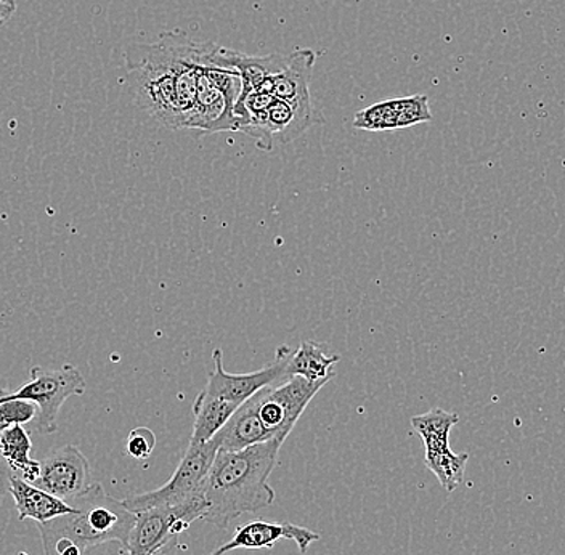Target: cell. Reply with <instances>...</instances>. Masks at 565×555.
<instances>
[{"label": "cell", "mask_w": 565, "mask_h": 555, "mask_svg": "<svg viewBox=\"0 0 565 555\" xmlns=\"http://www.w3.org/2000/svg\"><path fill=\"white\" fill-rule=\"evenodd\" d=\"M87 382L83 373L73 365H63L56 370H44L34 366L30 381L17 391H0L3 399H26L38 406V415L33 420L38 434L51 435L58 429V413L63 403L70 397L86 394Z\"/></svg>", "instance_id": "4"}, {"label": "cell", "mask_w": 565, "mask_h": 555, "mask_svg": "<svg viewBox=\"0 0 565 555\" xmlns=\"http://www.w3.org/2000/svg\"><path fill=\"white\" fill-rule=\"evenodd\" d=\"M214 440L218 445V450L236 451L253 447V445L264 444V441L271 440V437L246 399L233 413L228 423L215 434Z\"/></svg>", "instance_id": "16"}, {"label": "cell", "mask_w": 565, "mask_h": 555, "mask_svg": "<svg viewBox=\"0 0 565 555\" xmlns=\"http://www.w3.org/2000/svg\"><path fill=\"white\" fill-rule=\"evenodd\" d=\"M33 441L23 426H12L0 433V455L6 459L13 476L34 483L41 473V462L31 458Z\"/></svg>", "instance_id": "17"}, {"label": "cell", "mask_w": 565, "mask_h": 555, "mask_svg": "<svg viewBox=\"0 0 565 555\" xmlns=\"http://www.w3.org/2000/svg\"><path fill=\"white\" fill-rule=\"evenodd\" d=\"M154 445H157L154 434L148 427H137L127 438V455L132 456L134 459H147L153 452Z\"/></svg>", "instance_id": "22"}, {"label": "cell", "mask_w": 565, "mask_h": 555, "mask_svg": "<svg viewBox=\"0 0 565 555\" xmlns=\"http://www.w3.org/2000/svg\"><path fill=\"white\" fill-rule=\"evenodd\" d=\"M281 540L295 541L300 553L306 554L312 543L320 540V535L312 530L303 529V526L292 525V523L253 521L239 526L235 536L227 544L217 547L210 555H225L236 549H267Z\"/></svg>", "instance_id": "12"}, {"label": "cell", "mask_w": 565, "mask_h": 555, "mask_svg": "<svg viewBox=\"0 0 565 555\" xmlns=\"http://www.w3.org/2000/svg\"><path fill=\"white\" fill-rule=\"evenodd\" d=\"M239 406L242 405L227 402V399L211 397V395L201 391L193 403L194 424L190 444H204V441L214 438L215 434L228 423L230 417Z\"/></svg>", "instance_id": "18"}, {"label": "cell", "mask_w": 565, "mask_h": 555, "mask_svg": "<svg viewBox=\"0 0 565 555\" xmlns=\"http://www.w3.org/2000/svg\"><path fill=\"white\" fill-rule=\"evenodd\" d=\"M212 49V42H196L185 33H164L154 44L129 45L127 76L141 108L164 126L189 129L198 73Z\"/></svg>", "instance_id": "1"}, {"label": "cell", "mask_w": 565, "mask_h": 555, "mask_svg": "<svg viewBox=\"0 0 565 555\" xmlns=\"http://www.w3.org/2000/svg\"><path fill=\"white\" fill-rule=\"evenodd\" d=\"M282 444V438H271L243 450H218L201 488L207 503L203 521L227 529L243 514L274 503L275 490L268 479L277 466Z\"/></svg>", "instance_id": "2"}, {"label": "cell", "mask_w": 565, "mask_h": 555, "mask_svg": "<svg viewBox=\"0 0 565 555\" xmlns=\"http://www.w3.org/2000/svg\"><path fill=\"white\" fill-rule=\"evenodd\" d=\"M12 469L7 465L3 456L0 455V500L10 493V482H12Z\"/></svg>", "instance_id": "24"}, {"label": "cell", "mask_w": 565, "mask_h": 555, "mask_svg": "<svg viewBox=\"0 0 565 555\" xmlns=\"http://www.w3.org/2000/svg\"><path fill=\"white\" fill-rule=\"evenodd\" d=\"M341 360L339 355H328L316 342L303 341L300 348L289 356L286 374L303 380L328 382L333 380V365Z\"/></svg>", "instance_id": "19"}, {"label": "cell", "mask_w": 565, "mask_h": 555, "mask_svg": "<svg viewBox=\"0 0 565 555\" xmlns=\"http://www.w3.org/2000/svg\"><path fill=\"white\" fill-rule=\"evenodd\" d=\"M212 63L221 68L235 70L242 81V90L238 97L257 90L260 84L274 74L281 73L288 65V55L271 53V55H245L228 49L215 45L212 52Z\"/></svg>", "instance_id": "14"}, {"label": "cell", "mask_w": 565, "mask_h": 555, "mask_svg": "<svg viewBox=\"0 0 565 555\" xmlns=\"http://www.w3.org/2000/svg\"><path fill=\"white\" fill-rule=\"evenodd\" d=\"M401 124V98H388L362 109L353 116L352 126L369 132L397 130Z\"/></svg>", "instance_id": "20"}, {"label": "cell", "mask_w": 565, "mask_h": 555, "mask_svg": "<svg viewBox=\"0 0 565 555\" xmlns=\"http://www.w3.org/2000/svg\"><path fill=\"white\" fill-rule=\"evenodd\" d=\"M38 406L26 399H3L0 402V433L12 426L33 423Z\"/></svg>", "instance_id": "21"}, {"label": "cell", "mask_w": 565, "mask_h": 555, "mask_svg": "<svg viewBox=\"0 0 565 555\" xmlns=\"http://www.w3.org/2000/svg\"><path fill=\"white\" fill-rule=\"evenodd\" d=\"M316 53L298 49L288 55V65L281 73L265 79L257 90L270 92L278 100L302 109H316L310 97V77L316 65Z\"/></svg>", "instance_id": "13"}, {"label": "cell", "mask_w": 565, "mask_h": 555, "mask_svg": "<svg viewBox=\"0 0 565 555\" xmlns=\"http://www.w3.org/2000/svg\"><path fill=\"white\" fill-rule=\"evenodd\" d=\"M292 350L288 345H281L277 350L274 363L265 366L264 370L254 371L247 374H230L224 370V352L221 349L214 350V370L207 377L204 394L211 397L227 399V402L243 405L246 399L253 397L257 392L268 387V385L278 384V382L288 380L286 367H288L289 356Z\"/></svg>", "instance_id": "9"}, {"label": "cell", "mask_w": 565, "mask_h": 555, "mask_svg": "<svg viewBox=\"0 0 565 555\" xmlns=\"http://www.w3.org/2000/svg\"><path fill=\"white\" fill-rule=\"evenodd\" d=\"M15 10V0H0V26H3L12 18Z\"/></svg>", "instance_id": "25"}, {"label": "cell", "mask_w": 565, "mask_h": 555, "mask_svg": "<svg viewBox=\"0 0 565 555\" xmlns=\"http://www.w3.org/2000/svg\"><path fill=\"white\" fill-rule=\"evenodd\" d=\"M33 485L66 503L81 497L92 487L86 456L74 445L56 448L41 462V473Z\"/></svg>", "instance_id": "11"}, {"label": "cell", "mask_w": 565, "mask_h": 555, "mask_svg": "<svg viewBox=\"0 0 565 555\" xmlns=\"http://www.w3.org/2000/svg\"><path fill=\"white\" fill-rule=\"evenodd\" d=\"M73 514L52 519L53 525L68 535L84 551L108 541H119L126 546L137 514L106 493L100 483H92L86 493L68 501Z\"/></svg>", "instance_id": "3"}, {"label": "cell", "mask_w": 565, "mask_h": 555, "mask_svg": "<svg viewBox=\"0 0 565 555\" xmlns=\"http://www.w3.org/2000/svg\"><path fill=\"white\" fill-rule=\"evenodd\" d=\"M84 555H130L127 547L119 541H108V543L98 544L90 547Z\"/></svg>", "instance_id": "23"}, {"label": "cell", "mask_w": 565, "mask_h": 555, "mask_svg": "<svg viewBox=\"0 0 565 555\" xmlns=\"http://www.w3.org/2000/svg\"><path fill=\"white\" fill-rule=\"evenodd\" d=\"M458 420V415L441 408H433L412 419L413 429L423 438L426 468L448 493H454L461 485L469 459L466 452L457 455L450 448V430Z\"/></svg>", "instance_id": "8"}, {"label": "cell", "mask_w": 565, "mask_h": 555, "mask_svg": "<svg viewBox=\"0 0 565 555\" xmlns=\"http://www.w3.org/2000/svg\"><path fill=\"white\" fill-rule=\"evenodd\" d=\"M206 511V500L200 493L180 504L139 512L127 538V551L130 555H157L175 544L193 522L203 521Z\"/></svg>", "instance_id": "5"}, {"label": "cell", "mask_w": 565, "mask_h": 555, "mask_svg": "<svg viewBox=\"0 0 565 555\" xmlns=\"http://www.w3.org/2000/svg\"><path fill=\"white\" fill-rule=\"evenodd\" d=\"M324 122L318 109H302L275 98L267 111L247 119L238 132L256 140L257 147L270 151L275 143H289L302 136L309 127Z\"/></svg>", "instance_id": "10"}, {"label": "cell", "mask_w": 565, "mask_h": 555, "mask_svg": "<svg viewBox=\"0 0 565 555\" xmlns=\"http://www.w3.org/2000/svg\"><path fill=\"white\" fill-rule=\"evenodd\" d=\"M217 451L218 445L215 444L214 438L204 444H190L185 456L177 466L174 476L166 485L148 491V493L124 498V505L134 514H139L148 509L175 505L196 497L201 493V488L210 473Z\"/></svg>", "instance_id": "6"}, {"label": "cell", "mask_w": 565, "mask_h": 555, "mask_svg": "<svg viewBox=\"0 0 565 555\" xmlns=\"http://www.w3.org/2000/svg\"><path fill=\"white\" fill-rule=\"evenodd\" d=\"M324 384V381L312 382L291 376L278 384L268 385L247 402L270 437L286 440L306 412L307 405Z\"/></svg>", "instance_id": "7"}, {"label": "cell", "mask_w": 565, "mask_h": 555, "mask_svg": "<svg viewBox=\"0 0 565 555\" xmlns=\"http://www.w3.org/2000/svg\"><path fill=\"white\" fill-rule=\"evenodd\" d=\"M10 494L15 501L18 517L20 521L33 519L35 523H45L60 515L73 514V505L60 498L53 497L47 491L41 490L33 483L24 482L20 477L12 476Z\"/></svg>", "instance_id": "15"}]
</instances>
